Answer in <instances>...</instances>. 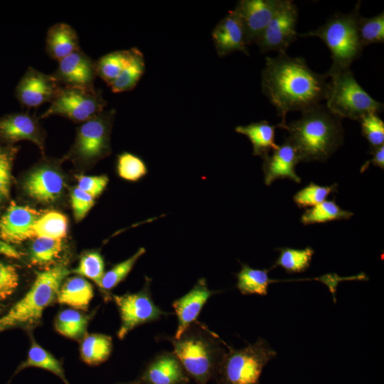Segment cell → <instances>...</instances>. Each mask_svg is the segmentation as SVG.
Returning a JSON list of instances; mask_svg holds the SVG:
<instances>
[{
  "label": "cell",
  "instance_id": "cell-1",
  "mask_svg": "<svg viewBox=\"0 0 384 384\" xmlns=\"http://www.w3.org/2000/svg\"><path fill=\"white\" fill-rule=\"evenodd\" d=\"M326 78L325 74L312 70L302 57L284 53L265 58L262 91L281 117L278 127L286 129L288 112H303L321 105L326 96Z\"/></svg>",
  "mask_w": 384,
  "mask_h": 384
},
{
  "label": "cell",
  "instance_id": "cell-2",
  "mask_svg": "<svg viewBox=\"0 0 384 384\" xmlns=\"http://www.w3.org/2000/svg\"><path fill=\"white\" fill-rule=\"evenodd\" d=\"M285 130L289 133L286 139L295 148L300 162L325 161L343 141L341 119L322 105L302 112L299 119L287 124Z\"/></svg>",
  "mask_w": 384,
  "mask_h": 384
},
{
  "label": "cell",
  "instance_id": "cell-3",
  "mask_svg": "<svg viewBox=\"0 0 384 384\" xmlns=\"http://www.w3.org/2000/svg\"><path fill=\"white\" fill-rule=\"evenodd\" d=\"M70 273L63 265L36 272L26 294L0 315V333L38 325L45 309L56 301L62 283Z\"/></svg>",
  "mask_w": 384,
  "mask_h": 384
},
{
  "label": "cell",
  "instance_id": "cell-4",
  "mask_svg": "<svg viewBox=\"0 0 384 384\" xmlns=\"http://www.w3.org/2000/svg\"><path fill=\"white\" fill-rule=\"evenodd\" d=\"M173 353L196 384H207L214 378L226 352L218 336L196 321L178 338H168Z\"/></svg>",
  "mask_w": 384,
  "mask_h": 384
},
{
  "label": "cell",
  "instance_id": "cell-5",
  "mask_svg": "<svg viewBox=\"0 0 384 384\" xmlns=\"http://www.w3.org/2000/svg\"><path fill=\"white\" fill-rule=\"evenodd\" d=\"M360 5L359 1L351 12L334 14L317 29L298 34L304 38L318 37L328 47L332 64L326 73L350 68L351 63L362 53L363 47L357 27Z\"/></svg>",
  "mask_w": 384,
  "mask_h": 384
},
{
  "label": "cell",
  "instance_id": "cell-6",
  "mask_svg": "<svg viewBox=\"0 0 384 384\" xmlns=\"http://www.w3.org/2000/svg\"><path fill=\"white\" fill-rule=\"evenodd\" d=\"M328 82L325 106L339 117L360 121L364 116L383 110V104L373 98L357 82L351 68L326 73Z\"/></svg>",
  "mask_w": 384,
  "mask_h": 384
},
{
  "label": "cell",
  "instance_id": "cell-7",
  "mask_svg": "<svg viewBox=\"0 0 384 384\" xmlns=\"http://www.w3.org/2000/svg\"><path fill=\"white\" fill-rule=\"evenodd\" d=\"M228 348L214 376L216 384H260L263 368L277 356L262 338L240 349Z\"/></svg>",
  "mask_w": 384,
  "mask_h": 384
},
{
  "label": "cell",
  "instance_id": "cell-8",
  "mask_svg": "<svg viewBox=\"0 0 384 384\" xmlns=\"http://www.w3.org/2000/svg\"><path fill=\"white\" fill-rule=\"evenodd\" d=\"M115 110H104L78 128L70 156L75 161L87 164L110 151V137Z\"/></svg>",
  "mask_w": 384,
  "mask_h": 384
},
{
  "label": "cell",
  "instance_id": "cell-9",
  "mask_svg": "<svg viewBox=\"0 0 384 384\" xmlns=\"http://www.w3.org/2000/svg\"><path fill=\"white\" fill-rule=\"evenodd\" d=\"M106 105L107 102L100 91L62 86L40 118L58 115L82 123L102 112Z\"/></svg>",
  "mask_w": 384,
  "mask_h": 384
},
{
  "label": "cell",
  "instance_id": "cell-10",
  "mask_svg": "<svg viewBox=\"0 0 384 384\" xmlns=\"http://www.w3.org/2000/svg\"><path fill=\"white\" fill-rule=\"evenodd\" d=\"M151 280L146 278L144 287L135 293L122 295L112 294V298L119 312L121 324L117 336L122 340L127 334L138 326L152 322L167 314L156 306L150 291Z\"/></svg>",
  "mask_w": 384,
  "mask_h": 384
},
{
  "label": "cell",
  "instance_id": "cell-11",
  "mask_svg": "<svg viewBox=\"0 0 384 384\" xmlns=\"http://www.w3.org/2000/svg\"><path fill=\"white\" fill-rule=\"evenodd\" d=\"M298 9L291 0L282 3L262 34L255 43L262 53L277 51L286 53L289 46L297 40Z\"/></svg>",
  "mask_w": 384,
  "mask_h": 384
},
{
  "label": "cell",
  "instance_id": "cell-12",
  "mask_svg": "<svg viewBox=\"0 0 384 384\" xmlns=\"http://www.w3.org/2000/svg\"><path fill=\"white\" fill-rule=\"evenodd\" d=\"M61 85L52 75H47L33 68H28L16 88V97L26 107H37L51 102Z\"/></svg>",
  "mask_w": 384,
  "mask_h": 384
},
{
  "label": "cell",
  "instance_id": "cell-13",
  "mask_svg": "<svg viewBox=\"0 0 384 384\" xmlns=\"http://www.w3.org/2000/svg\"><path fill=\"white\" fill-rule=\"evenodd\" d=\"M282 0H241L233 10L245 29L247 46L256 43L279 8Z\"/></svg>",
  "mask_w": 384,
  "mask_h": 384
},
{
  "label": "cell",
  "instance_id": "cell-14",
  "mask_svg": "<svg viewBox=\"0 0 384 384\" xmlns=\"http://www.w3.org/2000/svg\"><path fill=\"white\" fill-rule=\"evenodd\" d=\"M51 75L63 87L93 90L97 76L96 62L80 49L58 61Z\"/></svg>",
  "mask_w": 384,
  "mask_h": 384
},
{
  "label": "cell",
  "instance_id": "cell-15",
  "mask_svg": "<svg viewBox=\"0 0 384 384\" xmlns=\"http://www.w3.org/2000/svg\"><path fill=\"white\" fill-rule=\"evenodd\" d=\"M41 214L32 207L11 202L0 218V240L14 245L34 239V225Z\"/></svg>",
  "mask_w": 384,
  "mask_h": 384
},
{
  "label": "cell",
  "instance_id": "cell-16",
  "mask_svg": "<svg viewBox=\"0 0 384 384\" xmlns=\"http://www.w3.org/2000/svg\"><path fill=\"white\" fill-rule=\"evenodd\" d=\"M23 186L32 199L41 203L50 204L62 196L65 182L58 169L45 164L33 169L26 177Z\"/></svg>",
  "mask_w": 384,
  "mask_h": 384
},
{
  "label": "cell",
  "instance_id": "cell-17",
  "mask_svg": "<svg viewBox=\"0 0 384 384\" xmlns=\"http://www.w3.org/2000/svg\"><path fill=\"white\" fill-rule=\"evenodd\" d=\"M140 384H188L190 377L173 352L156 355L137 378Z\"/></svg>",
  "mask_w": 384,
  "mask_h": 384
},
{
  "label": "cell",
  "instance_id": "cell-18",
  "mask_svg": "<svg viewBox=\"0 0 384 384\" xmlns=\"http://www.w3.org/2000/svg\"><path fill=\"white\" fill-rule=\"evenodd\" d=\"M212 39L220 57L238 51L248 55L244 27L233 10L229 11L215 26L212 31Z\"/></svg>",
  "mask_w": 384,
  "mask_h": 384
},
{
  "label": "cell",
  "instance_id": "cell-19",
  "mask_svg": "<svg viewBox=\"0 0 384 384\" xmlns=\"http://www.w3.org/2000/svg\"><path fill=\"white\" fill-rule=\"evenodd\" d=\"M271 152L262 157L265 184L270 186L275 180L283 178L300 183L301 178L295 172V166L300 159L293 145L286 139Z\"/></svg>",
  "mask_w": 384,
  "mask_h": 384
},
{
  "label": "cell",
  "instance_id": "cell-20",
  "mask_svg": "<svg viewBox=\"0 0 384 384\" xmlns=\"http://www.w3.org/2000/svg\"><path fill=\"white\" fill-rule=\"evenodd\" d=\"M218 292L210 290L206 279L201 278L187 294L174 302L172 306L178 318L175 338H179L196 321L208 299Z\"/></svg>",
  "mask_w": 384,
  "mask_h": 384
},
{
  "label": "cell",
  "instance_id": "cell-21",
  "mask_svg": "<svg viewBox=\"0 0 384 384\" xmlns=\"http://www.w3.org/2000/svg\"><path fill=\"white\" fill-rule=\"evenodd\" d=\"M0 137L11 142L28 140L43 150V130L38 119L28 113H14L0 118Z\"/></svg>",
  "mask_w": 384,
  "mask_h": 384
},
{
  "label": "cell",
  "instance_id": "cell-22",
  "mask_svg": "<svg viewBox=\"0 0 384 384\" xmlns=\"http://www.w3.org/2000/svg\"><path fill=\"white\" fill-rule=\"evenodd\" d=\"M46 49L48 55L58 61L80 50L75 30L65 23L53 25L47 32Z\"/></svg>",
  "mask_w": 384,
  "mask_h": 384
},
{
  "label": "cell",
  "instance_id": "cell-23",
  "mask_svg": "<svg viewBox=\"0 0 384 384\" xmlns=\"http://www.w3.org/2000/svg\"><path fill=\"white\" fill-rule=\"evenodd\" d=\"M93 297L92 285L85 278L77 275L63 281L56 301L75 309L86 311Z\"/></svg>",
  "mask_w": 384,
  "mask_h": 384
},
{
  "label": "cell",
  "instance_id": "cell-24",
  "mask_svg": "<svg viewBox=\"0 0 384 384\" xmlns=\"http://www.w3.org/2000/svg\"><path fill=\"white\" fill-rule=\"evenodd\" d=\"M277 127V125H272L267 121L262 120L237 126L235 130L249 139L253 148L252 154L262 158L279 146L275 143V129Z\"/></svg>",
  "mask_w": 384,
  "mask_h": 384
},
{
  "label": "cell",
  "instance_id": "cell-25",
  "mask_svg": "<svg viewBox=\"0 0 384 384\" xmlns=\"http://www.w3.org/2000/svg\"><path fill=\"white\" fill-rule=\"evenodd\" d=\"M29 367H36L48 370L58 376L65 384H70L66 378L60 361L41 347L33 337L31 338V346L26 359L19 364L12 378L22 370Z\"/></svg>",
  "mask_w": 384,
  "mask_h": 384
},
{
  "label": "cell",
  "instance_id": "cell-26",
  "mask_svg": "<svg viewBox=\"0 0 384 384\" xmlns=\"http://www.w3.org/2000/svg\"><path fill=\"white\" fill-rule=\"evenodd\" d=\"M112 349L111 336L102 334H86L80 343V358L87 365L97 366L108 359Z\"/></svg>",
  "mask_w": 384,
  "mask_h": 384
},
{
  "label": "cell",
  "instance_id": "cell-27",
  "mask_svg": "<svg viewBox=\"0 0 384 384\" xmlns=\"http://www.w3.org/2000/svg\"><path fill=\"white\" fill-rule=\"evenodd\" d=\"M270 270L272 269H253L246 264H242L240 271L236 274L237 288L243 295L266 296L270 284L281 282L269 277L268 273Z\"/></svg>",
  "mask_w": 384,
  "mask_h": 384
},
{
  "label": "cell",
  "instance_id": "cell-28",
  "mask_svg": "<svg viewBox=\"0 0 384 384\" xmlns=\"http://www.w3.org/2000/svg\"><path fill=\"white\" fill-rule=\"evenodd\" d=\"M63 249L61 239L35 238L29 247V262L34 266L49 269L48 267L55 264L60 257Z\"/></svg>",
  "mask_w": 384,
  "mask_h": 384
},
{
  "label": "cell",
  "instance_id": "cell-29",
  "mask_svg": "<svg viewBox=\"0 0 384 384\" xmlns=\"http://www.w3.org/2000/svg\"><path fill=\"white\" fill-rule=\"evenodd\" d=\"M90 317L80 310L63 309L56 315L54 327L61 335L74 340L82 339L86 334Z\"/></svg>",
  "mask_w": 384,
  "mask_h": 384
},
{
  "label": "cell",
  "instance_id": "cell-30",
  "mask_svg": "<svg viewBox=\"0 0 384 384\" xmlns=\"http://www.w3.org/2000/svg\"><path fill=\"white\" fill-rule=\"evenodd\" d=\"M131 58L120 75L110 85L114 93L133 90L145 71V62L142 53L132 48Z\"/></svg>",
  "mask_w": 384,
  "mask_h": 384
},
{
  "label": "cell",
  "instance_id": "cell-31",
  "mask_svg": "<svg viewBox=\"0 0 384 384\" xmlns=\"http://www.w3.org/2000/svg\"><path fill=\"white\" fill-rule=\"evenodd\" d=\"M353 213L340 208L335 199L324 201L306 209L301 217V223L304 225L326 223L333 220L349 219Z\"/></svg>",
  "mask_w": 384,
  "mask_h": 384
},
{
  "label": "cell",
  "instance_id": "cell-32",
  "mask_svg": "<svg viewBox=\"0 0 384 384\" xmlns=\"http://www.w3.org/2000/svg\"><path fill=\"white\" fill-rule=\"evenodd\" d=\"M68 228V218L64 214L57 210H48L38 217L33 228L36 238L63 240L67 235Z\"/></svg>",
  "mask_w": 384,
  "mask_h": 384
},
{
  "label": "cell",
  "instance_id": "cell-33",
  "mask_svg": "<svg viewBox=\"0 0 384 384\" xmlns=\"http://www.w3.org/2000/svg\"><path fill=\"white\" fill-rule=\"evenodd\" d=\"M132 49L116 50L102 56L96 61V71L109 86L118 78L128 63Z\"/></svg>",
  "mask_w": 384,
  "mask_h": 384
},
{
  "label": "cell",
  "instance_id": "cell-34",
  "mask_svg": "<svg viewBox=\"0 0 384 384\" xmlns=\"http://www.w3.org/2000/svg\"><path fill=\"white\" fill-rule=\"evenodd\" d=\"M278 250L280 254L271 269L281 267L287 273L290 274L299 273L307 270L314 253V249L310 247L304 249L282 247Z\"/></svg>",
  "mask_w": 384,
  "mask_h": 384
},
{
  "label": "cell",
  "instance_id": "cell-35",
  "mask_svg": "<svg viewBox=\"0 0 384 384\" xmlns=\"http://www.w3.org/2000/svg\"><path fill=\"white\" fill-rule=\"evenodd\" d=\"M146 250L140 247L132 256L116 264L105 272L100 285V289L108 297V292L125 279L137 260L145 253Z\"/></svg>",
  "mask_w": 384,
  "mask_h": 384
},
{
  "label": "cell",
  "instance_id": "cell-36",
  "mask_svg": "<svg viewBox=\"0 0 384 384\" xmlns=\"http://www.w3.org/2000/svg\"><path fill=\"white\" fill-rule=\"evenodd\" d=\"M358 32L363 47L384 42V13L370 18L361 15L357 22Z\"/></svg>",
  "mask_w": 384,
  "mask_h": 384
},
{
  "label": "cell",
  "instance_id": "cell-37",
  "mask_svg": "<svg viewBox=\"0 0 384 384\" xmlns=\"http://www.w3.org/2000/svg\"><path fill=\"white\" fill-rule=\"evenodd\" d=\"M20 287L17 267L0 260V310L14 299Z\"/></svg>",
  "mask_w": 384,
  "mask_h": 384
},
{
  "label": "cell",
  "instance_id": "cell-38",
  "mask_svg": "<svg viewBox=\"0 0 384 384\" xmlns=\"http://www.w3.org/2000/svg\"><path fill=\"white\" fill-rule=\"evenodd\" d=\"M73 272L84 278H88L100 287L105 274V262L102 256L97 251H90L83 254L78 267L73 270Z\"/></svg>",
  "mask_w": 384,
  "mask_h": 384
},
{
  "label": "cell",
  "instance_id": "cell-39",
  "mask_svg": "<svg viewBox=\"0 0 384 384\" xmlns=\"http://www.w3.org/2000/svg\"><path fill=\"white\" fill-rule=\"evenodd\" d=\"M336 191V184L330 186H322L313 182L299 191L294 196V201L299 208L313 207L324 201L328 196Z\"/></svg>",
  "mask_w": 384,
  "mask_h": 384
},
{
  "label": "cell",
  "instance_id": "cell-40",
  "mask_svg": "<svg viewBox=\"0 0 384 384\" xmlns=\"http://www.w3.org/2000/svg\"><path fill=\"white\" fill-rule=\"evenodd\" d=\"M117 173L127 181H137L147 174L144 162L137 156L124 152L117 157Z\"/></svg>",
  "mask_w": 384,
  "mask_h": 384
},
{
  "label": "cell",
  "instance_id": "cell-41",
  "mask_svg": "<svg viewBox=\"0 0 384 384\" xmlns=\"http://www.w3.org/2000/svg\"><path fill=\"white\" fill-rule=\"evenodd\" d=\"M363 136L370 144V149L384 145V122L378 114H368L359 121Z\"/></svg>",
  "mask_w": 384,
  "mask_h": 384
},
{
  "label": "cell",
  "instance_id": "cell-42",
  "mask_svg": "<svg viewBox=\"0 0 384 384\" xmlns=\"http://www.w3.org/2000/svg\"><path fill=\"white\" fill-rule=\"evenodd\" d=\"M71 206L76 221L82 220L95 203V198L75 187L70 193Z\"/></svg>",
  "mask_w": 384,
  "mask_h": 384
},
{
  "label": "cell",
  "instance_id": "cell-43",
  "mask_svg": "<svg viewBox=\"0 0 384 384\" xmlns=\"http://www.w3.org/2000/svg\"><path fill=\"white\" fill-rule=\"evenodd\" d=\"M78 186L80 190L93 198L99 196L106 188L109 178L105 175L100 176H76Z\"/></svg>",
  "mask_w": 384,
  "mask_h": 384
},
{
  "label": "cell",
  "instance_id": "cell-44",
  "mask_svg": "<svg viewBox=\"0 0 384 384\" xmlns=\"http://www.w3.org/2000/svg\"><path fill=\"white\" fill-rule=\"evenodd\" d=\"M11 157L0 148V201L8 198L11 185Z\"/></svg>",
  "mask_w": 384,
  "mask_h": 384
},
{
  "label": "cell",
  "instance_id": "cell-45",
  "mask_svg": "<svg viewBox=\"0 0 384 384\" xmlns=\"http://www.w3.org/2000/svg\"><path fill=\"white\" fill-rule=\"evenodd\" d=\"M370 153L372 154V159L363 164L361 168V172L364 171L369 166L373 164L383 169L384 168V145L375 149H370Z\"/></svg>",
  "mask_w": 384,
  "mask_h": 384
},
{
  "label": "cell",
  "instance_id": "cell-46",
  "mask_svg": "<svg viewBox=\"0 0 384 384\" xmlns=\"http://www.w3.org/2000/svg\"><path fill=\"white\" fill-rule=\"evenodd\" d=\"M0 255L18 260L21 257L22 253L13 244L0 240Z\"/></svg>",
  "mask_w": 384,
  "mask_h": 384
},
{
  "label": "cell",
  "instance_id": "cell-47",
  "mask_svg": "<svg viewBox=\"0 0 384 384\" xmlns=\"http://www.w3.org/2000/svg\"><path fill=\"white\" fill-rule=\"evenodd\" d=\"M116 384H140L137 379L127 383H116Z\"/></svg>",
  "mask_w": 384,
  "mask_h": 384
}]
</instances>
